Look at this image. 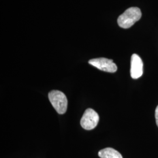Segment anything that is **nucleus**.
I'll use <instances>...</instances> for the list:
<instances>
[{"label": "nucleus", "mask_w": 158, "mask_h": 158, "mask_svg": "<svg viewBox=\"0 0 158 158\" xmlns=\"http://www.w3.org/2000/svg\"><path fill=\"white\" fill-rule=\"evenodd\" d=\"M141 17V11L139 8L131 7L118 17L117 23L122 28H130L136 22L138 21Z\"/></svg>", "instance_id": "1"}, {"label": "nucleus", "mask_w": 158, "mask_h": 158, "mask_svg": "<svg viewBox=\"0 0 158 158\" xmlns=\"http://www.w3.org/2000/svg\"><path fill=\"white\" fill-rule=\"evenodd\" d=\"M49 100L57 113L63 114L66 112L68 108V99L62 91L52 90L49 93Z\"/></svg>", "instance_id": "2"}, {"label": "nucleus", "mask_w": 158, "mask_h": 158, "mask_svg": "<svg viewBox=\"0 0 158 158\" xmlns=\"http://www.w3.org/2000/svg\"><path fill=\"white\" fill-rule=\"evenodd\" d=\"M98 121V114L94 110L88 108L85 111L81 119L80 124L85 130H91L96 127Z\"/></svg>", "instance_id": "3"}, {"label": "nucleus", "mask_w": 158, "mask_h": 158, "mask_svg": "<svg viewBox=\"0 0 158 158\" xmlns=\"http://www.w3.org/2000/svg\"><path fill=\"white\" fill-rule=\"evenodd\" d=\"M89 63L98 69L106 72L115 73L117 70V66L113 60L104 57L91 59L89 61Z\"/></svg>", "instance_id": "4"}, {"label": "nucleus", "mask_w": 158, "mask_h": 158, "mask_svg": "<svg viewBox=\"0 0 158 158\" xmlns=\"http://www.w3.org/2000/svg\"><path fill=\"white\" fill-rule=\"evenodd\" d=\"M143 62L141 58L136 54H133L131 59L130 73L132 79L141 77L143 74Z\"/></svg>", "instance_id": "5"}, {"label": "nucleus", "mask_w": 158, "mask_h": 158, "mask_svg": "<svg viewBox=\"0 0 158 158\" xmlns=\"http://www.w3.org/2000/svg\"><path fill=\"white\" fill-rule=\"evenodd\" d=\"M101 158H123L121 154L112 148H106L100 150L98 153Z\"/></svg>", "instance_id": "6"}, {"label": "nucleus", "mask_w": 158, "mask_h": 158, "mask_svg": "<svg viewBox=\"0 0 158 158\" xmlns=\"http://www.w3.org/2000/svg\"><path fill=\"white\" fill-rule=\"evenodd\" d=\"M155 119H156V123L158 127V106L155 110Z\"/></svg>", "instance_id": "7"}]
</instances>
